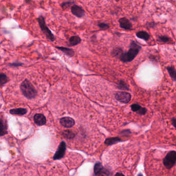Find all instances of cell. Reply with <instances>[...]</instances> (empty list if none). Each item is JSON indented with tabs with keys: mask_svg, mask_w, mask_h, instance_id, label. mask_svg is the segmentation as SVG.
Returning a JSON list of instances; mask_svg holds the SVG:
<instances>
[{
	"mask_svg": "<svg viewBox=\"0 0 176 176\" xmlns=\"http://www.w3.org/2000/svg\"><path fill=\"white\" fill-rule=\"evenodd\" d=\"M34 122L38 126H43L46 123V118L41 114H37L34 117Z\"/></svg>",
	"mask_w": 176,
	"mask_h": 176,
	"instance_id": "7c38bea8",
	"label": "cell"
},
{
	"mask_svg": "<svg viewBox=\"0 0 176 176\" xmlns=\"http://www.w3.org/2000/svg\"><path fill=\"white\" fill-rule=\"evenodd\" d=\"M98 26L102 30H106L109 28V25L104 22H99L98 24Z\"/></svg>",
	"mask_w": 176,
	"mask_h": 176,
	"instance_id": "d4e9b609",
	"label": "cell"
},
{
	"mask_svg": "<svg viewBox=\"0 0 176 176\" xmlns=\"http://www.w3.org/2000/svg\"><path fill=\"white\" fill-rule=\"evenodd\" d=\"M115 97L120 102L126 104L129 103L131 100V95L126 91H118L115 94Z\"/></svg>",
	"mask_w": 176,
	"mask_h": 176,
	"instance_id": "5b68a950",
	"label": "cell"
},
{
	"mask_svg": "<svg viewBox=\"0 0 176 176\" xmlns=\"http://www.w3.org/2000/svg\"><path fill=\"white\" fill-rule=\"evenodd\" d=\"M73 3V2H64V3H63L62 4L61 6H62V7L64 9H67V8H68L69 6H70L71 4H72Z\"/></svg>",
	"mask_w": 176,
	"mask_h": 176,
	"instance_id": "484cf974",
	"label": "cell"
},
{
	"mask_svg": "<svg viewBox=\"0 0 176 176\" xmlns=\"http://www.w3.org/2000/svg\"><path fill=\"white\" fill-rule=\"evenodd\" d=\"M22 65V64L21 63H12V64H10V66H14V67H18V66H20Z\"/></svg>",
	"mask_w": 176,
	"mask_h": 176,
	"instance_id": "4316f807",
	"label": "cell"
},
{
	"mask_svg": "<svg viewBox=\"0 0 176 176\" xmlns=\"http://www.w3.org/2000/svg\"><path fill=\"white\" fill-rule=\"evenodd\" d=\"M7 133V127L5 122L0 120V136L6 134Z\"/></svg>",
	"mask_w": 176,
	"mask_h": 176,
	"instance_id": "ffe728a7",
	"label": "cell"
},
{
	"mask_svg": "<svg viewBox=\"0 0 176 176\" xmlns=\"http://www.w3.org/2000/svg\"><path fill=\"white\" fill-rule=\"evenodd\" d=\"M136 36L138 37V38L143 39L146 41H147L150 38V35L148 33L146 32L145 31L138 32L136 33Z\"/></svg>",
	"mask_w": 176,
	"mask_h": 176,
	"instance_id": "9a60e30c",
	"label": "cell"
},
{
	"mask_svg": "<svg viewBox=\"0 0 176 176\" xmlns=\"http://www.w3.org/2000/svg\"><path fill=\"white\" fill-rule=\"evenodd\" d=\"M94 173L96 176H109V171L103 167L101 163L98 162L95 165Z\"/></svg>",
	"mask_w": 176,
	"mask_h": 176,
	"instance_id": "8992f818",
	"label": "cell"
},
{
	"mask_svg": "<svg viewBox=\"0 0 176 176\" xmlns=\"http://www.w3.org/2000/svg\"><path fill=\"white\" fill-rule=\"evenodd\" d=\"M8 81V77L4 73H0V85H3Z\"/></svg>",
	"mask_w": 176,
	"mask_h": 176,
	"instance_id": "603a6c76",
	"label": "cell"
},
{
	"mask_svg": "<svg viewBox=\"0 0 176 176\" xmlns=\"http://www.w3.org/2000/svg\"><path fill=\"white\" fill-rule=\"evenodd\" d=\"M71 11L72 14L78 18H82L85 16V10L80 6L73 5L71 6Z\"/></svg>",
	"mask_w": 176,
	"mask_h": 176,
	"instance_id": "ba28073f",
	"label": "cell"
},
{
	"mask_svg": "<svg viewBox=\"0 0 176 176\" xmlns=\"http://www.w3.org/2000/svg\"><path fill=\"white\" fill-rule=\"evenodd\" d=\"M158 41L161 43H168L170 41V38L166 36H161L159 37V39Z\"/></svg>",
	"mask_w": 176,
	"mask_h": 176,
	"instance_id": "cb8c5ba5",
	"label": "cell"
},
{
	"mask_svg": "<svg viewBox=\"0 0 176 176\" xmlns=\"http://www.w3.org/2000/svg\"><path fill=\"white\" fill-rule=\"evenodd\" d=\"M132 111L136 112L141 115H144L147 113V110L145 107H143L138 104H133L131 106Z\"/></svg>",
	"mask_w": 176,
	"mask_h": 176,
	"instance_id": "8fae6325",
	"label": "cell"
},
{
	"mask_svg": "<svg viewBox=\"0 0 176 176\" xmlns=\"http://www.w3.org/2000/svg\"><path fill=\"white\" fill-rule=\"evenodd\" d=\"M138 176H143V175H142V174H141V173H140V174H138Z\"/></svg>",
	"mask_w": 176,
	"mask_h": 176,
	"instance_id": "f546056e",
	"label": "cell"
},
{
	"mask_svg": "<svg viewBox=\"0 0 176 176\" xmlns=\"http://www.w3.org/2000/svg\"><path fill=\"white\" fill-rule=\"evenodd\" d=\"M123 53L124 52L122 48H116L115 49H114L113 51H112V54L114 57L120 58Z\"/></svg>",
	"mask_w": 176,
	"mask_h": 176,
	"instance_id": "d6986e66",
	"label": "cell"
},
{
	"mask_svg": "<svg viewBox=\"0 0 176 176\" xmlns=\"http://www.w3.org/2000/svg\"><path fill=\"white\" fill-rule=\"evenodd\" d=\"M122 141V140H120V138H107L105 141V144H106L107 146L112 145L113 144H116L118 142Z\"/></svg>",
	"mask_w": 176,
	"mask_h": 176,
	"instance_id": "e0dca14e",
	"label": "cell"
},
{
	"mask_svg": "<svg viewBox=\"0 0 176 176\" xmlns=\"http://www.w3.org/2000/svg\"><path fill=\"white\" fill-rule=\"evenodd\" d=\"M20 89L23 95L28 99H34L37 95L36 89L27 79L25 80L21 84Z\"/></svg>",
	"mask_w": 176,
	"mask_h": 176,
	"instance_id": "7a4b0ae2",
	"label": "cell"
},
{
	"mask_svg": "<svg viewBox=\"0 0 176 176\" xmlns=\"http://www.w3.org/2000/svg\"><path fill=\"white\" fill-rule=\"evenodd\" d=\"M172 125L174 127H176V118H174L172 120Z\"/></svg>",
	"mask_w": 176,
	"mask_h": 176,
	"instance_id": "83f0119b",
	"label": "cell"
},
{
	"mask_svg": "<svg viewBox=\"0 0 176 176\" xmlns=\"http://www.w3.org/2000/svg\"><path fill=\"white\" fill-rule=\"evenodd\" d=\"M60 123L64 127H71L75 125V121L72 118L65 117L61 118L60 120Z\"/></svg>",
	"mask_w": 176,
	"mask_h": 176,
	"instance_id": "9c48e42d",
	"label": "cell"
},
{
	"mask_svg": "<svg viewBox=\"0 0 176 176\" xmlns=\"http://www.w3.org/2000/svg\"><path fill=\"white\" fill-rule=\"evenodd\" d=\"M66 149V145L64 142L61 143L59 146L58 149L53 156L54 160H59L64 157Z\"/></svg>",
	"mask_w": 176,
	"mask_h": 176,
	"instance_id": "52a82bcc",
	"label": "cell"
},
{
	"mask_svg": "<svg viewBox=\"0 0 176 176\" xmlns=\"http://www.w3.org/2000/svg\"><path fill=\"white\" fill-rule=\"evenodd\" d=\"M118 88L121 90H124V91H129L130 88L129 86L127 85V84L123 81V80H120L118 84Z\"/></svg>",
	"mask_w": 176,
	"mask_h": 176,
	"instance_id": "44dd1931",
	"label": "cell"
},
{
	"mask_svg": "<svg viewBox=\"0 0 176 176\" xmlns=\"http://www.w3.org/2000/svg\"><path fill=\"white\" fill-rule=\"evenodd\" d=\"M38 21L39 26L41 27V30L43 33V34L46 35L47 38L51 41H54L55 40L54 36L46 25L44 18L43 16L39 17L38 18Z\"/></svg>",
	"mask_w": 176,
	"mask_h": 176,
	"instance_id": "3957f363",
	"label": "cell"
},
{
	"mask_svg": "<svg viewBox=\"0 0 176 176\" xmlns=\"http://www.w3.org/2000/svg\"><path fill=\"white\" fill-rule=\"evenodd\" d=\"M141 49V47L140 45H138L134 41H132L130 46L129 50L127 52L122 54L120 58V61L124 63L131 62L138 55Z\"/></svg>",
	"mask_w": 176,
	"mask_h": 176,
	"instance_id": "6da1fadb",
	"label": "cell"
},
{
	"mask_svg": "<svg viewBox=\"0 0 176 176\" xmlns=\"http://www.w3.org/2000/svg\"><path fill=\"white\" fill-rule=\"evenodd\" d=\"M63 135H64L65 138H67L68 139L73 138L75 136V134L71 130H68L63 132Z\"/></svg>",
	"mask_w": 176,
	"mask_h": 176,
	"instance_id": "7402d4cb",
	"label": "cell"
},
{
	"mask_svg": "<svg viewBox=\"0 0 176 176\" xmlns=\"http://www.w3.org/2000/svg\"><path fill=\"white\" fill-rule=\"evenodd\" d=\"M81 42V39L78 36H73L69 38V46H75Z\"/></svg>",
	"mask_w": 176,
	"mask_h": 176,
	"instance_id": "4fadbf2b",
	"label": "cell"
},
{
	"mask_svg": "<svg viewBox=\"0 0 176 176\" xmlns=\"http://www.w3.org/2000/svg\"><path fill=\"white\" fill-rule=\"evenodd\" d=\"M115 176H125L124 175L122 174V173H120V172H117V174H116L115 175Z\"/></svg>",
	"mask_w": 176,
	"mask_h": 176,
	"instance_id": "f1b7e54d",
	"label": "cell"
},
{
	"mask_svg": "<svg viewBox=\"0 0 176 176\" xmlns=\"http://www.w3.org/2000/svg\"><path fill=\"white\" fill-rule=\"evenodd\" d=\"M9 113L13 115H23L27 113V109L23 108H19L16 109H12L10 110Z\"/></svg>",
	"mask_w": 176,
	"mask_h": 176,
	"instance_id": "2e32d148",
	"label": "cell"
},
{
	"mask_svg": "<svg viewBox=\"0 0 176 176\" xmlns=\"http://www.w3.org/2000/svg\"><path fill=\"white\" fill-rule=\"evenodd\" d=\"M176 152L175 151L169 152L163 160V164L167 169L173 167L176 163Z\"/></svg>",
	"mask_w": 176,
	"mask_h": 176,
	"instance_id": "277c9868",
	"label": "cell"
},
{
	"mask_svg": "<svg viewBox=\"0 0 176 176\" xmlns=\"http://www.w3.org/2000/svg\"><path fill=\"white\" fill-rule=\"evenodd\" d=\"M57 49L63 52L65 54L67 55V56L69 57L73 56L75 54V51L73 49H69L68 48H65L63 47H56Z\"/></svg>",
	"mask_w": 176,
	"mask_h": 176,
	"instance_id": "5bb4252c",
	"label": "cell"
},
{
	"mask_svg": "<svg viewBox=\"0 0 176 176\" xmlns=\"http://www.w3.org/2000/svg\"><path fill=\"white\" fill-rule=\"evenodd\" d=\"M120 27L121 28L126 30H131L132 28V25L131 23L126 17L122 18L119 20Z\"/></svg>",
	"mask_w": 176,
	"mask_h": 176,
	"instance_id": "30bf717a",
	"label": "cell"
},
{
	"mask_svg": "<svg viewBox=\"0 0 176 176\" xmlns=\"http://www.w3.org/2000/svg\"><path fill=\"white\" fill-rule=\"evenodd\" d=\"M167 70L168 71V73L169 74L171 78L174 80L176 81V72L175 68L174 66H169V67H167Z\"/></svg>",
	"mask_w": 176,
	"mask_h": 176,
	"instance_id": "ac0fdd59",
	"label": "cell"
}]
</instances>
